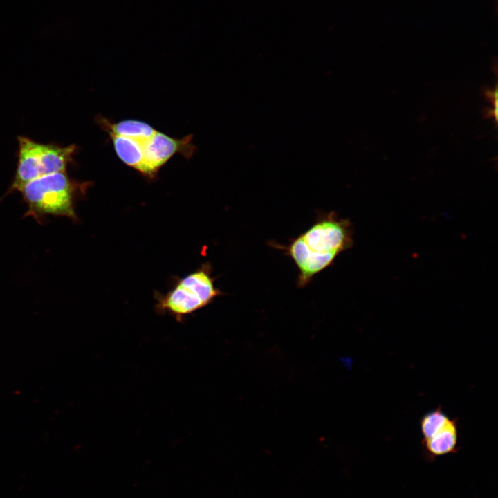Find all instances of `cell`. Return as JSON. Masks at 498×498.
Masks as SVG:
<instances>
[{
	"instance_id": "obj_1",
	"label": "cell",
	"mask_w": 498,
	"mask_h": 498,
	"mask_svg": "<svg viewBox=\"0 0 498 498\" xmlns=\"http://www.w3.org/2000/svg\"><path fill=\"white\" fill-rule=\"evenodd\" d=\"M353 232L349 219L330 212L293 239L285 250L299 270L298 286H306L338 255L350 248L353 244Z\"/></svg>"
},
{
	"instance_id": "obj_4",
	"label": "cell",
	"mask_w": 498,
	"mask_h": 498,
	"mask_svg": "<svg viewBox=\"0 0 498 498\" xmlns=\"http://www.w3.org/2000/svg\"><path fill=\"white\" fill-rule=\"evenodd\" d=\"M214 281L210 265L204 264L180 279L165 295L157 297L156 308L182 321L183 317L206 306L222 294Z\"/></svg>"
},
{
	"instance_id": "obj_3",
	"label": "cell",
	"mask_w": 498,
	"mask_h": 498,
	"mask_svg": "<svg viewBox=\"0 0 498 498\" xmlns=\"http://www.w3.org/2000/svg\"><path fill=\"white\" fill-rule=\"evenodd\" d=\"M19 151L17 169L6 194L18 190L37 178L57 172H66L73 160L77 147H62L42 144L25 136L18 137Z\"/></svg>"
},
{
	"instance_id": "obj_7",
	"label": "cell",
	"mask_w": 498,
	"mask_h": 498,
	"mask_svg": "<svg viewBox=\"0 0 498 498\" xmlns=\"http://www.w3.org/2000/svg\"><path fill=\"white\" fill-rule=\"evenodd\" d=\"M98 124L109 135L128 137L145 140L151 137L156 132L149 124L139 120H127L117 123H111L102 116L97 118Z\"/></svg>"
},
{
	"instance_id": "obj_6",
	"label": "cell",
	"mask_w": 498,
	"mask_h": 498,
	"mask_svg": "<svg viewBox=\"0 0 498 498\" xmlns=\"http://www.w3.org/2000/svg\"><path fill=\"white\" fill-rule=\"evenodd\" d=\"M459 423L457 418H450L432 436L422 440L427 459L455 453L459 449Z\"/></svg>"
},
{
	"instance_id": "obj_8",
	"label": "cell",
	"mask_w": 498,
	"mask_h": 498,
	"mask_svg": "<svg viewBox=\"0 0 498 498\" xmlns=\"http://www.w3.org/2000/svg\"><path fill=\"white\" fill-rule=\"evenodd\" d=\"M115 151L127 165L139 171L143 161L141 140L115 135H109Z\"/></svg>"
},
{
	"instance_id": "obj_9",
	"label": "cell",
	"mask_w": 498,
	"mask_h": 498,
	"mask_svg": "<svg viewBox=\"0 0 498 498\" xmlns=\"http://www.w3.org/2000/svg\"><path fill=\"white\" fill-rule=\"evenodd\" d=\"M441 406L430 410L423 414L419 420V426L423 440L432 436L450 419Z\"/></svg>"
},
{
	"instance_id": "obj_2",
	"label": "cell",
	"mask_w": 498,
	"mask_h": 498,
	"mask_svg": "<svg viewBox=\"0 0 498 498\" xmlns=\"http://www.w3.org/2000/svg\"><path fill=\"white\" fill-rule=\"evenodd\" d=\"M90 184L71 178L66 172L34 179L18 190L28 208L24 217L32 216L39 224L47 216H66L77 221L76 203L85 195Z\"/></svg>"
},
{
	"instance_id": "obj_5",
	"label": "cell",
	"mask_w": 498,
	"mask_h": 498,
	"mask_svg": "<svg viewBox=\"0 0 498 498\" xmlns=\"http://www.w3.org/2000/svg\"><path fill=\"white\" fill-rule=\"evenodd\" d=\"M192 140V135L177 139L156 131L149 138L141 140L143 161L138 172L154 178L174 155L179 154L190 158L195 150Z\"/></svg>"
}]
</instances>
